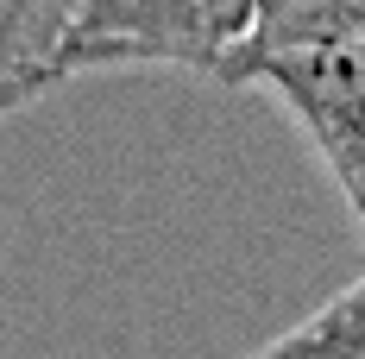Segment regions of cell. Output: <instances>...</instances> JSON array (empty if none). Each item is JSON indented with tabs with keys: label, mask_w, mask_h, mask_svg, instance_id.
<instances>
[{
	"label": "cell",
	"mask_w": 365,
	"mask_h": 359,
	"mask_svg": "<svg viewBox=\"0 0 365 359\" xmlns=\"http://www.w3.org/2000/svg\"><path fill=\"white\" fill-rule=\"evenodd\" d=\"M252 19L258 0H76L57 82L95 70H189L220 82Z\"/></svg>",
	"instance_id": "cell-1"
},
{
	"label": "cell",
	"mask_w": 365,
	"mask_h": 359,
	"mask_svg": "<svg viewBox=\"0 0 365 359\" xmlns=\"http://www.w3.org/2000/svg\"><path fill=\"white\" fill-rule=\"evenodd\" d=\"M227 89H271L322 151L346 208L365 233V38H309L277 51H246L220 70Z\"/></svg>",
	"instance_id": "cell-2"
},
{
	"label": "cell",
	"mask_w": 365,
	"mask_h": 359,
	"mask_svg": "<svg viewBox=\"0 0 365 359\" xmlns=\"http://www.w3.org/2000/svg\"><path fill=\"white\" fill-rule=\"evenodd\" d=\"M76 0H0V113L32 108L57 89V44Z\"/></svg>",
	"instance_id": "cell-3"
},
{
	"label": "cell",
	"mask_w": 365,
	"mask_h": 359,
	"mask_svg": "<svg viewBox=\"0 0 365 359\" xmlns=\"http://www.w3.org/2000/svg\"><path fill=\"white\" fill-rule=\"evenodd\" d=\"M309 38H365V0H258V19L233 57L277 51V44H309Z\"/></svg>",
	"instance_id": "cell-4"
},
{
	"label": "cell",
	"mask_w": 365,
	"mask_h": 359,
	"mask_svg": "<svg viewBox=\"0 0 365 359\" xmlns=\"http://www.w3.org/2000/svg\"><path fill=\"white\" fill-rule=\"evenodd\" d=\"M246 359H365V278L328 296L309 322H296L290 334L264 340Z\"/></svg>",
	"instance_id": "cell-5"
}]
</instances>
